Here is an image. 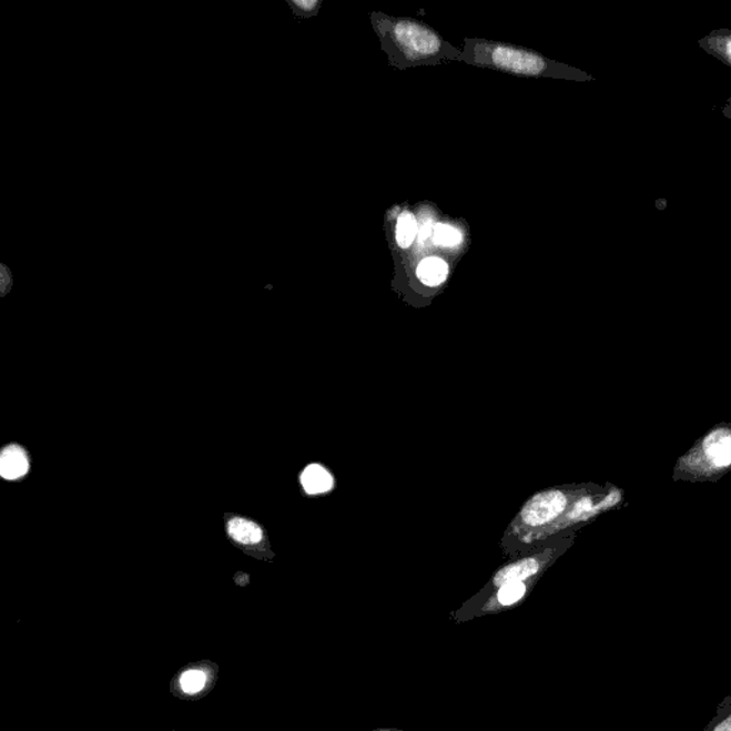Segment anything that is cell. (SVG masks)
Masks as SVG:
<instances>
[{"mask_svg":"<svg viewBox=\"0 0 731 731\" xmlns=\"http://www.w3.org/2000/svg\"><path fill=\"white\" fill-rule=\"evenodd\" d=\"M731 471V423H720L676 461V481H718Z\"/></svg>","mask_w":731,"mask_h":731,"instance_id":"obj_1","label":"cell"},{"mask_svg":"<svg viewBox=\"0 0 731 731\" xmlns=\"http://www.w3.org/2000/svg\"><path fill=\"white\" fill-rule=\"evenodd\" d=\"M397 47L412 59L432 57L440 51V38L420 23L400 21L393 28Z\"/></svg>","mask_w":731,"mask_h":731,"instance_id":"obj_2","label":"cell"},{"mask_svg":"<svg viewBox=\"0 0 731 731\" xmlns=\"http://www.w3.org/2000/svg\"><path fill=\"white\" fill-rule=\"evenodd\" d=\"M490 59L501 71L527 74V77H536L546 69V61L539 54L510 47L495 48Z\"/></svg>","mask_w":731,"mask_h":731,"instance_id":"obj_3","label":"cell"},{"mask_svg":"<svg viewBox=\"0 0 731 731\" xmlns=\"http://www.w3.org/2000/svg\"><path fill=\"white\" fill-rule=\"evenodd\" d=\"M566 506L567 497L561 491H544L527 501L521 517L526 525L544 526L564 514Z\"/></svg>","mask_w":731,"mask_h":731,"instance_id":"obj_4","label":"cell"},{"mask_svg":"<svg viewBox=\"0 0 731 731\" xmlns=\"http://www.w3.org/2000/svg\"><path fill=\"white\" fill-rule=\"evenodd\" d=\"M29 471V459L27 451L21 446L11 445L4 447L0 455V476L4 480H18Z\"/></svg>","mask_w":731,"mask_h":731,"instance_id":"obj_5","label":"cell"},{"mask_svg":"<svg viewBox=\"0 0 731 731\" xmlns=\"http://www.w3.org/2000/svg\"><path fill=\"white\" fill-rule=\"evenodd\" d=\"M699 47L705 53L731 68V29H718L699 39Z\"/></svg>","mask_w":731,"mask_h":731,"instance_id":"obj_6","label":"cell"},{"mask_svg":"<svg viewBox=\"0 0 731 731\" xmlns=\"http://www.w3.org/2000/svg\"><path fill=\"white\" fill-rule=\"evenodd\" d=\"M227 535L235 544L243 546L262 544L263 536H265L261 526L245 517H232L227 521Z\"/></svg>","mask_w":731,"mask_h":731,"instance_id":"obj_7","label":"cell"},{"mask_svg":"<svg viewBox=\"0 0 731 731\" xmlns=\"http://www.w3.org/2000/svg\"><path fill=\"white\" fill-rule=\"evenodd\" d=\"M303 489L307 495L326 494L333 487V477L321 465L307 466L301 477Z\"/></svg>","mask_w":731,"mask_h":731,"instance_id":"obj_8","label":"cell"},{"mask_svg":"<svg viewBox=\"0 0 731 731\" xmlns=\"http://www.w3.org/2000/svg\"><path fill=\"white\" fill-rule=\"evenodd\" d=\"M417 277L426 286H439L449 275V266L440 257H427L417 266Z\"/></svg>","mask_w":731,"mask_h":731,"instance_id":"obj_9","label":"cell"},{"mask_svg":"<svg viewBox=\"0 0 731 731\" xmlns=\"http://www.w3.org/2000/svg\"><path fill=\"white\" fill-rule=\"evenodd\" d=\"M539 570V564L535 559H525L517 561V564L505 567L495 577L496 586H505L507 583H517L524 581L527 577H531Z\"/></svg>","mask_w":731,"mask_h":731,"instance_id":"obj_10","label":"cell"},{"mask_svg":"<svg viewBox=\"0 0 731 731\" xmlns=\"http://www.w3.org/2000/svg\"><path fill=\"white\" fill-rule=\"evenodd\" d=\"M417 221L409 212L402 213L396 226L397 245L403 248L409 247L417 236Z\"/></svg>","mask_w":731,"mask_h":731,"instance_id":"obj_11","label":"cell"},{"mask_svg":"<svg viewBox=\"0 0 731 731\" xmlns=\"http://www.w3.org/2000/svg\"><path fill=\"white\" fill-rule=\"evenodd\" d=\"M704 731H731V694L718 708V714L710 721Z\"/></svg>","mask_w":731,"mask_h":731,"instance_id":"obj_12","label":"cell"},{"mask_svg":"<svg viewBox=\"0 0 731 731\" xmlns=\"http://www.w3.org/2000/svg\"><path fill=\"white\" fill-rule=\"evenodd\" d=\"M433 242L436 246H456L461 242V233L449 225H436L433 229Z\"/></svg>","mask_w":731,"mask_h":731,"instance_id":"obj_13","label":"cell"},{"mask_svg":"<svg viewBox=\"0 0 731 731\" xmlns=\"http://www.w3.org/2000/svg\"><path fill=\"white\" fill-rule=\"evenodd\" d=\"M525 591L526 588L521 581H517V583H507L501 586L499 591V601L505 606L514 605L516 601H519L521 598H524Z\"/></svg>","mask_w":731,"mask_h":731,"instance_id":"obj_14","label":"cell"},{"mask_svg":"<svg viewBox=\"0 0 731 731\" xmlns=\"http://www.w3.org/2000/svg\"><path fill=\"white\" fill-rule=\"evenodd\" d=\"M206 683V676L202 671H187L182 676L181 686L186 693H195L201 690Z\"/></svg>","mask_w":731,"mask_h":731,"instance_id":"obj_15","label":"cell"},{"mask_svg":"<svg viewBox=\"0 0 731 731\" xmlns=\"http://www.w3.org/2000/svg\"><path fill=\"white\" fill-rule=\"evenodd\" d=\"M287 3L293 13L301 14V17L316 14L317 8L321 7V2H317V0H287Z\"/></svg>","mask_w":731,"mask_h":731,"instance_id":"obj_16","label":"cell"},{"mask_svg":"<svg viewBox=\"0 0 731 731\" xmlns=\"http://www.w3.org/2000/svg\"><path fill=\"white\" fill-rule=\"evenodd\" d=\"M13 277L7 265H0V293L7 296L12 291Z\"/></svg>","mask_w":731,"mask_h":731,"instance_id":"obj_17","label":"cell"},{"mask_svg":"<svg viewBox=\"0 0 731 731\" xmlns=\"http://www.w3.org/2000/svg\"><path fill=\"white\" fill-rule=\"evenodd\" d=\"M721 113H723L724 118H728L731 121V97L728 99V102H725L723 109H721Z\"/></svg>","mask_w":731,"mask_h":731,"instance_id":"obj_18","label":"cell"},{"mask_svg":"<svg viewBox=\"0 0 731 731\" xmlns=\"http://www.w3.org/2000/svg\"><path fill=\"white\" fill-rule=\"evenodd\" d=\"M432 229H435V226L425 225V227L422 229V231H420L422 242L425 241V238L430 235Z\"/></svg>","mask_w":731,"mask_h":731,"instance_id":"obj_19","label":"cell"}]
</instances>
